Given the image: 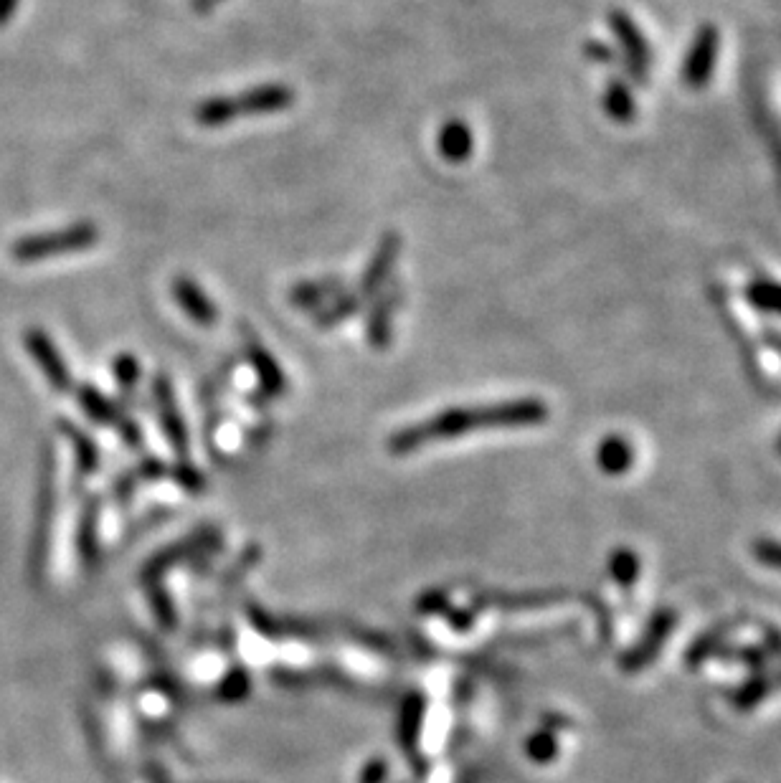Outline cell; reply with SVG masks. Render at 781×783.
<instances>
[{
  "label": "cell",
  "mask_w": 781,
  "mask_h": 783,
  "mask_svg": "<svg viewBox=\"0 0 781 783\" xmlns=\"http://www.w3.org/2000/svg\"><path fill=\"white\" fill-rule=\"evenodd\" d=\"M546 419L548 408L538 398H520V401H503L475 408H449L434 419L421 421V424L391 436L388 449L394 454H409L426 446L429 441L452 439V436L472 434V431L482 429H525V426L543 424Z\"/></svg>",
  "instance_id": "obj_1"
},
{
  "label": "cell",
  "mask_w": 781,
  "mask_h": 783,
  "mask_svg": "<svg viewBox=\"0 0 781 783\" xmlns=\"http://www.w3.org/2000/svg\"><path fill=\"white\" fill-rule=\"evenodd\" d=\"M292 104H295V89L292 87H287V84H259V87L234 94V97L203 99L193 109V120L206 130H216V127L231 125L244 115H274V112L290 109Z\"/></svg>",
  "instance_id": "obj_2"
},
{
  "label": "cell",
  "mask_w": 781,
  "mask_h": 783,
  "mask_svg": "<svg viewBox=\"0 0 781 783\" xmlns=\"http://www.w3.org/2000/svg\"><path fill=\"white\" fill-rule=\"evenodd\" d=\"M99 229L92 221L71 223L66 229L44 231V234L23 236L11 246V256L18 264H39V261L51 259V256L77 254L97 246Z\"/></svg>",
  "instance_id": "obj_3"
},
{
  "label": "cell",
  "mask_w": 781,
  "mask_h": 783,
  "mask_svg": "<svg viewBox=\"0 0 781 783\" xmlns=\"http://www.w3.org/2000/svg\"><path fill=\"white\" fill-rule=\"evenodd\" d=\"M23 343H26V350L33 358V363H36V368H39L46 376V381L51 383V388L61 393L71 391L74 378H71L66 358L59 353V348H56L49 332L41 330V327H28L26 335H23Z\"/></svg>",
  "instance_id": "obj_4"
},
{
  "label": "cell",
  "mask_w": 781,
  "mask_h": 783,
  "mask_svg": "<svg viewBox=\"0 0 781 783\" xmlns=\"http://www.w3.org/2000/svg\"><path fill=\"white\" fill-rule=\"evenodd\" d=\"M399 254H401V236L396 234V231H386L361 274V287H358L361 300L378 297V294L391 284Z\"/></svg>",
  "instance_id": "obj_5"
},
{
  "label": "cell",
  "mask_w": 781,
  "mask_h": 783,
  "mask_svg": "<svg viewBox=\"0 0 781 783\" xmlns=\"http://www.w3.org/2000/svg\"><path fill=\"white\" fill-rule=\"evenodd\" d=\"M718 59V31L713 26H703L695 33L693 46L683 66V79L688 87L703 89L710 82V74L716 69Z\"/></svg>",
  "instance_id": "obj_6"
},
{
  "label": "cell",
  "mask_w": 781,
  "mask_h": 783,
  "mask_svg": "<svg viewBox=\"0 0 781 783\" xmlns=\"http://www.w3.org/2000/svg\"><path fill=\"white\" fill-rule=\"evenodd\" d=\"M170 292H173L175 305L181 307L183 315L198 327H213L219 322V307L193 277H183V274L175 277Z\"/></svg>",
  "instance_id": "obj_7"
},
{
  "label": "cell",
  "mask_w": 781,
  "mask_h": 783,
  "mask_svg": "<svg viewBox=\"0 0 781 783\" xmlns=\"http://www.w3.org/2000/svg\"><path fill=\"white\" fill-rule=\"evenodd\" d=\"M404 300V292L399 287H391L388 294H378V300L371 302V310H368L366 320V335L368 343L373 350H388L391 348V340H394V315L401 307Z\"/></svg>",
  "instance_id": "obj_8"
},
{
  "label": "cell",
  "mask_w": 781,
  "mask_h": 783,
  "mask_svg": "<svg viewBox=\"0 0 781 783\" xmlns=\"http://www.w3.org/2000/svg\"><path fill=\"white\" fill-rule=\"evenodd\" d=\"M241 332H244V355L246 360L252 363L262 391L267 393V396H282V393L287 391V376H284V370L279 368L277 358L264 348L262 340H259L249 327H244Z\"/></svg>",
  "instance_id": "obj_9"
},
{
  "label": "cell",
  "mask_w": 781,
  "mask_h": 783,
  "mask_svg": "<svg viewBox=\"0 0 781 783\" xmlns=\"http://www.w3.org/2000/svg\"><path fill=\"white\" fill-rule=\"evenodd\" d=\"M672 624H675V614H672V611H657V614L652 616L647 631L642 634V639L637 642V647L622 659L624 672H639V669H645L647 664L660 654V647L667 639V634L672 631Z\"/></svg>",
  "instance_id": "obj_10"
},
{
  "label": "cell",
  "mask_w": 781,
  "mask_h": 783,
  "mask_svg": "<svg viewBox=\"0 0 781 783\" xmlns=\"http://www.w3.org/2000/svg\"><path fill=\"white\" fill-rule=\"evenodd\" d=\"M609 26H612L614 33H617L619 44H622L624 54H627L629 59V66H632V69L637 71V77L642 79L647 71V61H650V51H647L642 31H639L637 23H634L624 11L609 13Z\"/></svg>",
  "instance_id": "obj_11"
},
{
  "label": "cell",
  "mask_w": 781,
  "mask_h": 783,
  "mask_svg": "<svg viewBox=\"0 0 781 783\" xmlns=\"http://www.w3.org/2000/svg\"><path fill=\"white\" fill-rule=\"evenodd\" d=\"M437 150L447 163H467L475 153V132L465 120H449L444 122L442 130L437 135Z\"/></svg>",
  "instance_id": "obj_12"
},
{
  "label": "cell",
  "mask_w": 781,
  "mask_h": 783,
  "mask_svg": "<svg viewBox=\"0 0 781 783\" xmlns=\"http://www.w3.org/2000/svg\"><path fill=\"white\" fill-rule=\"evenodd\" d=\"M345 292H348V289H345L343 279L338 277L312 279V282H300L290 289V305L295 307V310L317 312Z\"/></svg>",
  "instance_id": "obj_13"
},
{
  "label": "cell",
  "mask_w": 781,
  "mask_h": 783,
  "mask_svg": "<svg viewBox=\"0 0 781 783\" xmlns=\"http://www.w3.org/2000/svg\"><path fill=\"white\" fill-rule=\"evenodd\" d=\"M153 393H155V401H158L160 421H163L165 431H168L170 439L175 441V446H183V441H186V426H183L181 414H178V406H175L173 386H170L168 376L155 378Z\"/></svg>",
  "instance_id": "obj_14"
},
{
  "label": "cell",
  "mask_w": 781,
  "mask_h": 783,
  "mask_svg": "<svg viewBox=\"0 0 781 783\" xmlns=\"http://www.w3.org/2000/svg\"><path fill=\"white\" fill-rule=\"evenodd\" d=\"M596 462H599L601 472L604 474H624L634 462V449L624 436L612 434L601 441L599 452H596Z\"/></svg>",
  "instance_id": "obj_15"
},
{
  "label": "cell",
  "mask_w": 781,
  "mask_h": 783,
  "mask_svg": "<svg viewBox=\"0 0 781 783\" xmlns=\"http://www.w3.org/2000/svg\"><path fill=\"white\" fill-rule=\"evenodd\" d=\"M361 307H363L361 294L345 292V294H340V297H335L333 302H328L323 310L315 312V325L320 327V330L338 327V325H343V322H348L350 317L358 315V312H361Z\"/></svg>",
  "instance_id": "obj_16"
},
{
  "label": "cell",
  "mask_w": 781,
  "mask_h": 783,
  "mask_svg": "<svg viewBox=\"0 0 781 783\" xmlns=\"http://www.w3.org/2000/svg\"><path fill=\"white\" fill-rule=\"evenodd\" d=\"M77 398H79V406L84 408V414H87L89 419L99 421V424H112V421L120 419L115 403L104 396L102 391H97L94 386H89V383L79 386Z\"/></svg>",
  "instance_id": "obj_17"
},
{
  "label": "cell",
  "mask_w": 781,
  "mask_h": 783,
  "mask_svg": "<svg viewBox=\"0 0 781 783\" xmlns=\"http://www.w3.org/2000/svg\"><path fill=\"white\" fill-rule=\"evenodd\" d=\"M604 109H607V115L617 122H629L634 117V112H637L632 92L619 82L609 84L607 94H604Z\"/></svg>",
  "instance_id": "obj_18"
},
{
  "label": "cell",
  "mask_w": 781,
  "mask_h": 783,
  "mask_svg": "<svg viewBox=\"0 0 781 783\" xmlns=\"http://www.w3.org/2000/svg\"><path fill=\"white\" fill-rule=\"evenodd\" d=\"M609 571H612L614 581L619 583V586L629 588L634 581H637L639 576V558L634 550L629 548H617L612 553V558H609Z\"/></svg>",
  "instance_id": "obj_19"
},
{
  "label": "cell",
  "mask_w": 781,
  "mask_h": 783,
  "mask_svg": "<svg viewBox=\"0 0 781 783\" xmlns=\"http://www.w3.org/2000/svg\"><path fill=\"white\" fill-rule=\"evenodd\" d=\"M749 300L759 310L781 315V284L771 279H756L749 287Z\"/></svg>",
  "instance_id": "obj_20"
},
{
  "label": "cell",
  "mask_w": 781,
  "mask_h": 783,
  "mask_svg": "<svg viewBox=\"0 0 781 783\" xmlns=\"http://www.w3.org/2000/svg\"><path fill=\"white\" fill-rule=\"evenodd\" d=\"M112 373H115V381L122 391H135L137 381H140V360L135 358L132 353H120L115 358V365H112Z\"/></svg>",
  "instance_id": "obj_21"
},
{
  "label": "cell",
  "mask_w": 781,
  "mask_h": 783,
  "mask_svg": "<svg viewBox=\"0 0 781 783\" xmlns=\"http://www.w3.org/2000/svg\"><path fill=\"white\" fill-rule=\"evenodd\" d=\"M64 431L71 436V441H74V449H77L79 462H82V467H84V469H92V467H94V462H97V452H94L92 439H89L87 434H82V431L74 429V426H71L69 421H66Z\"/></svg>",
  "instance_id": "obj_22"
},
{
  "label": "cell",
  "mask_w": 781,
  "mask_h": 783,
  "mask_svg": "<svg viewBox=\"0 0 781 783\" xmlns=\"http://www.w3.org/2000/svg\"><path fill=\"white\" fill-rule=\"evenodd\" d=\"M754 555L756 561L764 563L766 568H774L781 571V543L779 540H756L754 543Z\"/></svg>",
  "instance_id": "obj_23"
},
{
  "label": "cell",
  "mask_w": 781,
  "mask_h": 783,
  "mask_svg": "<svg viewBox=\"0 0 781 783\" xmlns=\"http://www.w3.org/2000/svg\"><path fill=\"white\" fill-rule=\"evenodd\" d=\"M769 685H771L769 680H756V682H751V685L743 687V690L738 692V695L733 697V700H736V705H741V710H746V707H751V705H754V702H759L761 697H764L766 692L771 690Z\"/></svg>",
  "instance_id": "obj_24"
},
{
  "label": "cell",
  "mask_w": 781,
  "mask_h": 783,
  "mask_svg": "<svg viewBox=\"0 0 781 783\" xmlns=\"http://www.w3.org/2000/svg\"><path fill=\"white\" fill-rule=\"evenodd\" d=\"M21 0H0V26H6Z\"/></svg>",
  "instance_id": "obj_25"
},
{
  "label": "cell",
  "mask_w": 781,
  "mask_h": 783,
  "mask_svg": "<svg viewBox=\"0 0 781 783\" xmlns=\"http://www.w3.org/2000/svg\"><path fill=\"white\" fill-rule=\"evenodd\" d=\"M219 3H224V0H193V8H196L198 13H208L219 6Z\"/></svg>",
  "instance_id": "obj_26"
},
{
  "label": "cell",
  "mask_w": 781,
  "mask_h": 783,
  "mask_svg": "<svg viewBox=\"0 0 781 783\" xmlns=\"http://www.w3.org/2000/svg\"><path fill=\"white\" fill-rule=\"evenodd\" d=\"M779 454H781V439H779Z\"/></svg>",
  "instance_id": "obj_27"
}]
</instances>
